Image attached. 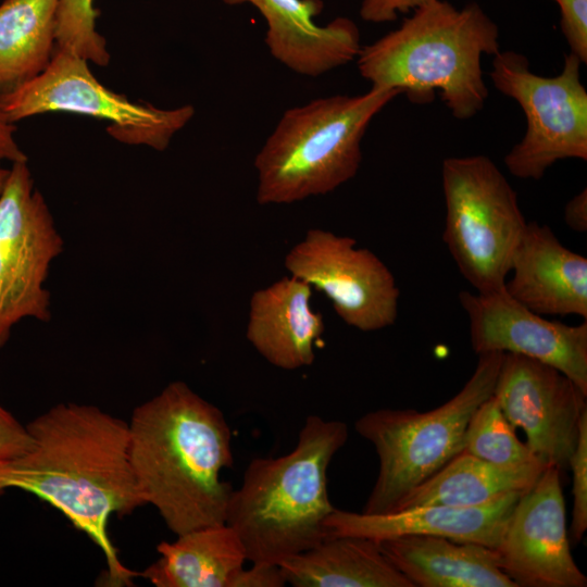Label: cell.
Wrapping results in <instances>:
<instances>
[{
  "label": "cell",
  "instance_id": "19",
  "mask_svg": "<svg viewBox=\"0 0 587 587\" xmlns=\"http://www.w3.org/2000/svg\"><path fill=\"white\" fill-rule=\"evenodd\" d=\"M378 544L413 587H516L495 550L477 542L407 535Z\"/></svg>",
  "mask_w": 587,
  "mask_h": 587
},
{
  "label": "cell",
  "instance_id": "5",
  "mask_svg": "<svg viewBox=\"0 0 587 587\" xmlns=\"http://www.w3.org/2000/svg\"><path fill=\"white\" fill-rule=\"evenodd\" d=\"M400 92L374 87L286 110L257 153L259 204H289L326 195L355 176L371 121Z\"/></svg>",
  "mask_w": 587,
  "mask_h": 587
},
{
  "label": "cell",
  "instance_id": "25",
  "mask_svg": "<svg viewBox=\"0 0 587 587\" xmlns=\"http://www.w3.org/2000/svg\"><path fill=\"white\" fill-rule=\"evenodd\" d=\"M93 0H60L57 10L55 49L66 50L89 63L110 62L107 42L96 29Z\"/></svg>",
  "mask_w": 587,
  "mask_h": 587
},
{
  "label": "cell",
  "instance_id": "20",
  "mask_svg": "<svg viewBox=\"0 0 587 587\" xmlns=\"http://www.w3.org/2000/svg\"><path fill=\"white\" fill-rule=\"evenodd\" d=\"M279 566L294 587H413L378 541L359 536H328Z\"/></svg>",
  "mask_w": 587,
  "mask_h": 587
},
{
  "label": "cell",
  "instance_id": "14",
  "mask_svg": "<svg viewBox=\"0 0 587 587\" xmlns=\"http://www.w3.org/2000/svg\"><path fill=\"white\" fill-rule=\"evenodd\" d=\"M459 301L476 354L498 351L540 361L560 370L587 394V320L578 325L547 320L504 289L460 291Z\"/></svg>",
  "mask_w": 587,
  "mask_h": 587
},
{
  "label": "cell",
  "instance_id": "31",
  "mask_svg": "<svg viewBox=\"0 0 587 587\" xmlns=\"http://www.w3.org/2000/svg\"><path fill=\"white\" fill-rule=\"evenodd\" d=\"M9 161L11 163L27 161V157L18 146L15 138V127L7 117L0 93V162Z\"/></svg>",
  "mask_w": 587,
  "mask_h": 587
},
{
  "label": "cell",
  "instance_id": "24",
  "mask_svg": "<svg viewBox=\"0 0 587 587\" xmlns=\"http://www.w3.org/2000/svg\"><path fill=\"white\" fill-rule=\"evenodd\" d=\"M461 451L502 467L545 465L527 445L517 438L515 428L492 395L472 414L463 436Z\"/></svg>",
  "mask_w": 587,
  "mask_h": 587
},
{
  "label": "cell",
  "instance_id": "7",
  "mask_svg": "<svg viewBox=\"0 0 587 587\" xmlns=\"http://www.w3.org/2000/svg\"><path fill=\"white\" fill-rule=\"evenodd\" d=\"M442 240L460 273L479 294L504 289L526 227L517 195L486 155L452 157L441 165Z\"/></svg>",
  "mask_w": 587,
  "mask_h": 587
},
{
  "label": "cell",
  "instance_id": "15",
  "mask_svg": "<svg viewBox=\"0 0 587 587\" xmlns=\"http://www.w3.org/2000/svg\"><path fill=\"white\" fill-rule=\"evenodd\" d=\"M228 5L249 3L264 17L265 43L278 62L300 75L316 77L353 61L360 50L357 24L337 17L317 25L321 0H222Z\"/></svg>",
  "mask_w": 587,
  "mask_h": 587
},
{
  "label": "cell",
  "instance_id": "33",
  "mask_svg": "<svg viewBox=\"0 0 587 587\" xmlns=\"http://www.w3.org/2000/svg\"><path fill=\"white\" fill-rule=\"evenodd\" d=\"M8 174H9V168L2 167L0 165V192L3 188Z\"/></svg>",
  "mask_w": 587,
  "mask_h": 587
},
{
  "label": "cell",
  "instance_id": "17",
  "mask_svg": "<svg viewBox=\"0 0 587 587\" xmlns=\"http://www.w3.org/2000/svg\"><path fill=\"white\" fill-rule=\"evenodd\" d=\"M523 492L480 507L422 504L385 514L335 509L326 521L329 536L349 535L375 541L407 535H428L472 541L495 549Z\"/></svg>",
  "mask_w": 587,
  "mask_h": 587
},
{
  "label": "cell",
  "instance_id": "11",
  "mask_svg": "<svg viewBox=\"0 0 587 587\" xmlns=\"http://www.w3.org/2000/svg\"><path fill=\"white\" fill-rule=\"evenodd\" d=\"M285 268L330 301L347 325L375 332L395 324L400 291L388 266L357 240L309 229L285 255Z\"/></svg>",
  "mask_w": 587,
  "mask_h": 587
},
{
  "label": "cell",
  "instance_id": "28",
  "mask_svg": "<svg viewBox=\"0 0 587 587\" xmlns=\"http://www.w3.org/2000/svg\"><path fill=\"white\" fill-rule=\"evenodd\" d=\"M32 445L26 425L0 404V465L23 454Z\"/></svg>",
  "mask_w": 587,
  "mask_h": 587
},
{
  "label": "cell",
  "instance_id": "10",
  "mask_svg": "<svg viewBox=\"0 0 587 587\" xmlns=\"http://www.w3.org/2000/svg\"><path fill=\"white\" fill-rule=\"evenodd\" d=\"M63 247L27 161L12 163L0 192V350L21 321H50L46 282Z\"/></svg>",
  "mask_w": 587,
  "mask_h": 587
},
{
  "label": "cell",
  "instance_id": "26",
  "mask_svg": "<svg viewBox=\"0 0 587 587\" xmlns=\"http://www.w3.org/2000/svg\"><path fill=\"white\" fill-rule=\"evenodd\" d=\"M573 509L570 539L579 542L587 529V412L582 416L576 447L570 459Z\"/></svg>",
  "mask_w": 587,
  "mask_h": 587
},
{
  "label": "cell",
  "instance_id": "32",
  "mask_svg": "<svg viewBox=\"0 0 587 587\" xmlns=\"http://www.w3.org/2000/svg\"><path fill=\"white\" fill-rule=\"evenodd\" d=\"M565 224L577 233L587 232V190L584 188L564 207Z\"/></svg>",
  "mask_w": 587,
  "mask_h": 587
},
{
  "label": "cell",
  "instance_id": "23",
  "mask_svg": "<svg viewBox=\"0 0 587 587\" xmlns=\"http://www.w3.org/2000/svg\"><path fill=\"white\" fill-rule=\"evenodd\" d=\"M60 0H3L0 4V93L39 75L55 51Z\"/></svg>",
  "mask_w": 587,
  "mask_h": 587
},
{
  "label": "cell",
  "instance_id": "22",
  "mask_svg": "<svg viewBox=\"0 0 587 587\" xmlns=\"http://www.w3.org/2000/svg\"><path fill=\"white\" fill-rule=\"evenodd\" d=\"M546 467H502L460 451L412 490L395 511L422 504L486 505L502 497L524 492L536 483Z\"/></svg>",
  "mask_w": 587,
  "mask_h": 587
},
{
  "label": "cell",
  "instance_id": "4",
  "mask_svg": "<svg viewBox=\"0 0 587 587\" xmlns=\"http://www.w3.org/2000/svg\"><path fill=\"white\" fill-rule=\"evenodd\" d=\"M348 436L346 423L310 415L290 452L248 464L240 487L230 492L225 522L248 561L279 565L329 536L326 521L336 508L327 470Z\"/></svg>",
  "mask_w": 587,
  "mask_h": 587
},
{
  "label": "cell",
  "instance_id": "16",
  "mask_svg": "<svg viewBox=\"0 0 587 587\" xmlns=\"http://www.w3.org/2000/svg\"><path fill=\"white\" fill-rule=\"evenodd\" d=\"M504 291L540 315L587 320V258L566 248L548 225L527 222Z\"/></svg>",
  "mask_w": 587,
  "mask_h": 587
},
{
  "label": "cell",
  "instance_id": "3",
  "mask_svg": "<svg viewBox=\"0 0 587 587\" xmlns=\"http://www.w3.org/2000/svg\"><path fill=\"white\" fill-rule=\"evenodd\" d=\"M499 51V28L479 4L458 9L434 0L361 48L357 64L372 86L395 89L416 104L438 92L455 118L467 120L488 97L482 58Z\"/></svg>",
  "mask_w": 587,
  "mask_h": 587
},
{
  "label": "cell",
  "instance_id": "29",
  "mask_svg": "<svg viewBox=\"0 0 587 587\" xmlns=\"http://www.w3.org/2000/svg\"><path fill=\"white\" fill-rule=\"evenodd\" d=\"M434 0H363L360 16L370 23H386L397 20L399 13H407Z\"/></svg>",
  "mask_w": 587,
  "mask_h": 587
},
{
  "label": "cell",
  "instance_id": "1",
  "mask_svg": "<svg viewBox=\"0 0 587 587\" xmlns=\"http://www.w3.org/2000/svg\"><path fill=\"white\" fill-rule=\"evenodd\" d=\"M27 451L0 465V496L32 494L59 510L101 550L107 586H133L109 535L112 515L145 505L128 453V423L98 407L59 403L26 425Z\"/></svg>",
  "mask_w": 587,
  "mask_h": 587
},
{
  "label": "cell",
  "instance_id": "6",
  "mask_svg": "<svg viewBox=\"0 0 587 587\" xmlns=\"http://www.w3.org/2000/svg\"><path fill=\"white\" fill-rule=\"evenodd\" d=\"M477 355L471 377L444 404L426 412L384 408L355 421L357 433L374 446L378 457V474L363 513L394 512L412 490L462 450L472 414L492 395L503 353Z\"/></svg>",
  "mask_w": 587,
  "mask_h": 587
},
{
  "label": "cell",
  "instance_id": "13",
  "mask_svg": "<svg viewBox=\"0 0 587 587\" xmlns=\"http://www.w3.org/2000/svg\"><path fill=\"white\" fill-rule=\"evenodd\" d=\"M561 476L548 465L521 494L494 549L516 587L587 586L571 552Z\"/></svg>",
  "mask_w": 587,
  "mask_h": 587
},
{
  "label": "cell",
  "instance_id": "12",
  "mask_svg": "<svg viewBox=\"0 0 587 587\" xmlns=\"http://www.w3.org/2000/svg\"><path fill=\"white\" fill-rule=\"evenodd\" d=\"M492 396L526 445L545 465L569 471L587 412V394L560 370L520 354L503 353Z\"/></svg>",
  "mask_w": 587,
  "mask_h": 587
},
{
  "label": "cell",
  "instance_id": "21",
  "mask_svg": "<svg viewBox=\"0 0 587 587\" xmlns=\"http://www.w3.org/2000/svg\"><path fill=\"white\" fill-rule=\"evenodd\" d=\"M159 558L139 576L155 587H230L247 555L226 523L177 535L157 546Z\"/></svg>",
  "mask_w": 587,
  "mask_h": 587
},
{
  "label": "cell",
  "instance_id": "8",
  "mask_svg": "<svg viewBox=\"0 0 587 587\" xmlns=\"http://www.w3.org/2000/svg\"><path fill=\"white\" fill-rule=\"evenodd\" d=\"M582 64L570 52L562 71L547 77L532 72L524 54L507 50L494 55L491 82L520 104L527 124L522 140L504 157L513 176L538 180L560 160H587V91L580 79Z\"/></svg>",
  "mask_w": 587,
  "mask_h": 587
},
{
  "label": "cell",
  "instance_id": "9",
  "mask_svg": "<svg viewBox=\"0 0 587 587\" xmlns=\"http://www.w3.org/2000/svg\"><path fill=\"white\" fill-rule=\"evenodd\" d=\"M1 104L12 123L51 112L107 121V130L114 139L157 151L165 150L174 135L195 115L190 104L160 109L132 101L103 86L90 71L87 60L60 49H55L39 75L1 95Z\"/></svg>",
  "mask_w": 587,
  "mask_h": 587
},
{
  "label": "cell",
  "instance_id": "18",
  "mask_svg": "<svg viewBox=\"0 0 587 587\" xmlns=\"http://www.w3.org/2000/svg\"><path fill=\"white\" fill-rule=\"evenodd\" d=\"M311 298L312 287L291 275L252 294L246 337L270 364L288 371L313 364L325 325Z\"/></svg>",
  "mask_w": 587,
  "mask_h": 587
},
{
  "label": "cell",
  "instance_id": "27",
  "mask_svg": "<svg viewBox=\"0 0 587 587\" xmlns=\"http://www.w3.org/2000/svg\"><path fill=\"white\" fill-rule=\"evenodd\" d=\"M561 13V32L571 49L585 64L587 62V0H553Z\"/></svg>",
  "mask_w": 587,
  "mask_h": 587
},
{
  "label": "cell",
  "instance_id": "2",
  "mask_svg": "<svg viewBox=\"0 0 587 587\" xmlns=\"http://www.w3.org/2000/svg\"><path fill=\"white\" fill-rule=\"evenodd\" d=\"M128 453L141 498L176 535L224 524L233 487L221 472L234 465L223 412L182 380L136 407Z\"/></svg>",
  "mask_w": 587,
  "mask_h": 587
},
{
  "label": "cell",
  "instance_id": "30",
  "mask_svg": "<svg viewBox=\"0 0 587 587\" xmlns=\"http://www.w3.org/2000/svg\"><path fill=\"white\" fill-rule=\"evenodd\" d=\"M285 585L286 580L279 565L252 563L250 569L242 567L237 573L230 587H282Z\"/></svg>",
  "mask_w": 587,
  "mask_h": 587
}]
</instances>
